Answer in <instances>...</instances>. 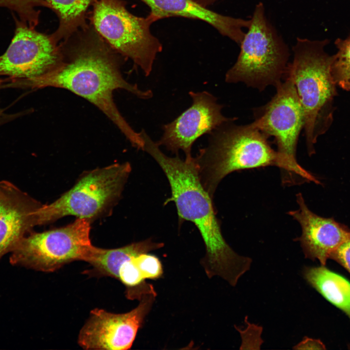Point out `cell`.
<instances>
[{
  "instance_id": "cell-1",
  "label": "cell",
  "mask_w": 350,
  "mask_h": 350,
  "mask_svg": "<svg viewBox=\"0 0 350 350\" xmlns=\"http://www.w3.org/2000/svg\"><path fill=\"white\" fill-rule=\"evenodd\" d=\"M59 44L61 58L57 66L42 75L22 80L24 85L32 88L66 89L85 98L102 111L133 146L142 150L140 132H136L122 115L113 93L122 89L148 99L152 97V91L142 90L123 78L121 67L124 57L113 51L90 23Z\"/></svg>"
},
{
  "instance_id": "cell-2",
  "label": "cell",
  "mask_w": 350,
  "mask_h": 350,
  "mask_svg": "<svg viewBox=\"0 0 350 350\" xmlns=\"http://www.w3.org/2000/svg\"><path fill=\"white\" fill-rule=\"evenodd\" d=\"M140 133L144 142L142 150L155 160L169 181L171 196L165 204L174 202L179 223H193L201 235L206 253L201 264L207 276L220 277L232 286H236L240 277L249 270L252 261L238 254L225 240L213 198L202 184L194 158L183 160L178 155L168 157L144 130Z\"/></svg>"
},
{
  "instance_id": "cell-3",
  "label": "cell",
  "mask_w": 350,
  "mask_h": 350,
  "mask_svg": "<svg viewBox=\"0 0 350 350\" xmlns=\"http://www.w3.org/2000/svg\"><path fill=\"white\" fill-rule=\"evenodd\" d=\"M236 119L209 134L207 145L194 158L202 184L212 198L220 181L233 172L275 166L292 175L290 166L272 148L268 137L253 122L236 125Z\"/></svg>"
},
{
  "instance_id": "cell-4",
  "label": "cell",
  "mask_w": 350,
  "mask_h": 350,
  "mask_svg": "<svg viewBox=\"0 0 350 350\" xmlns=\"http://www.w3.org/2000/svg\"><path fill=\"white\" fill-rule=\"evenodd\" d=\"M241 42L237 61L225 75L228 83L242 82L260 91L282 82L288 65V48L267 20L263 3L256 4Z\"/></svg>"
},
{
  "instance_id": "cell-5",
  "label": "cell",
  "mask_w": 350,
  "mask_h": 350,
  "mask_svg": "<svg viewBox=\"0 0 350 350\" xmlns=\"http://www.w3.org/2000/svg\"><path fill=\"white\" fill-rule=\"evenodd\" d=\"M323 47L321 42L298 38L293 48V61L288 64L284 75L292 79L303 108L309 155L315 152L323 112L335 93L332 57L324 53Z\"/></svg>"
},
{
  "instance_id": "cell-6",
  "label": "cell",
  "mask_w": 350,
  "mask_h": 350,
  "mask_svg": "<svg viewBox=\"0 0 350 350\" xmlns=\"http://www.w3.org/2000/svg\"><path fill=\"white\" fill-rule=\"evenodd\" d=\"M126 5L122 0H96L88 18L113 51L130 59L148 76L162 45L151 31L153 19L133 15Z\"/></svg>"
},
{
  "instance_id": "cell-7",
  "label": "cell",
  "mask_w": 350,
  "mask_h": 350,
  "mask_svg": "<svg viewBox=\"0 0 350 350\" xmlns=\"http://www.w3.org/2000/svg\"><path fill=\"white\" fill-rule=\"evenodd\" d=\"M90 221L77 218L60 228L32 232L18 243L11 252L12 265L44 272L55 271L76 261L88 262L97 247L90 239Z\"/></svg>"
},
{
  "instance_id": "cell-8",
  "label": "cell",
  "mask_w": 350,
  "mask_h": 350,
  "mask_svg": "<svg viewBox=\"0 0 350 350\" xmlns=\"http://www.w3.org/2000/svg\"><path fill=\"white\" fill-rule=\"evenodd\" d=\"M128 162L96 169L83 175L57 200L37 211L38 225L68 215L90 221L120 197L131 171Z\"/></svg>"
},
{
  "instance_id": "cell-9",
  "label": "cell",
  "mask_w": 350,
  "mask_h": 350,
  "mask_svg": "<svg viewBox=\"0 0 350 350\" xmlns=\"http://www.w3.org/2000/svg\"><path fill=\"white\" fill-rule=\"evenodd\" d=\"M284 82L275 88L276 92L266 104L254 109L255 125L266 136L273 137L277 151L288 162L294 174L305 181L315 176L297 162L296 151L299 134L304 127V113L292 79L284 76Z\"/></svg>"
},
{
  "instance_id": "cell-10",
  "label": "cell",
  "mask_w": 350,
  "mask_h": 350,
  "mask_svg": "<svg viewBox=\"0 0 350 350\" xmlns=\"http://www.w3.org/2000/svg\"><path fill=\"white\" fill-rule=\"evenodd\" d=\"M156 295L151 284L138 299V305L128 312L115 314L102 309L92 310L79 332V345L85 350L130 349Z\"/></svg>"
},
{
  "instance_id": "cell-11",
  "label": "cell",
  "mask_w": 350,
  "mask_h": 350,
  "mask_svg": "<svg viewBox=\"0 0 350 350\" xmlns=\"http://www.w3.org/2000/svg\"><path fill=\"white\" fill-rule=\"evenodd\" d=\"M14 37L0 56V75L25 80L53 70L59 63L61 52L50 35L40 33L14 17Z\"/></svg>"
},
{
  "instance_id": "cell-12",
  "label": "cell",
  "mask_w": 350,
  "mask_h": 350,
  "mask_svg": "<svg viewBox=\"0 0 350 350\" xmlns=\"http://www.w3.org/2000/svg\"><path fill=\"white\" fill-rule=\"evenodd\" d=\"M189 94L192 105L174 120L162 126L163 134L157 141L159 146H164L176 155L179 150L183 151L185 158L192 157V146L198 138L235 118L222 114L223 106L210 92L191 91Z\"/></svg>"
},
{
  "instance_id": "cell-13",
  "label": "cell",
  "mask_w": 350,
  "mask_h": 350,
  "mask_svg": "<svg viewBox=\"0 0 350 350\" xmlns=\"http://www.w3.org/2000/svg\"><path fill=\"white\" fill-rule=\"evenodd\" d=\"M298 209L288 214L300 224L302 233L296 239L299 242L305 257L318 260L325 266L331 255L350 238V228L332 218H325L312 212L300 193L296 195Z\"/></svg>"
},
{
  "instance_id": "cell-14",
  "label": "cell",
  "mask_w": 350,
  "mask_h": 350,
  "mask_svg": "<svg viewBox=\"0 0 350 350\" xmlns=\"http://www.w3.org/2000/svg\"><path fill=\"white\" fill-rule=\"evenodd\" d=\"M42 205L12 183L0 181V259L38 225Z\"/></svg>"
},
{
  "instance_id": "cell-15",
  "label": "cell",
  "mask_w": 350,
  "mask_h": 350,
  "mask_svg": "<svg viewBox=\"0 0 350 350\" xmlns=\"http://www.w3.org/2000/svg\"><path fill=\"white\" fill-rule=\"evenodd\" d=\"M149 8L148 15L154 21L170 17H183L203 21L222 35L239 45L242 41L251 20L225 16L209 9L193 0H140Z\"/></svg>"
},
{
  "instance_id": "cell-16",
  "label": "cell",
  "mask_w": 350,
  "mask_h": 350,
  "mask_svg": "<svg viewBox=\"0 0 350 350\" xmlns=\"http://www.w3.org/2000/svg\"><path fill=\"white\" fill-rule=\"evenodd\" d=\"M164 246L151 238L113 249L97 247L91 259L88 262L91 268L84 272L90 276L109 277L117 279L119 269L126 260L138 254L148 253Z\"/></svg>"
},
{
  "instance_id": "cell-17",
  "label": "cell",
  "mask_w": 350,
  "mask_h": 350,
  "mask_svg": "<svg viewBox=\"0 0 350 350\" xmlns=\"http://www.w3.org/2000/svg\"><path fill=\"white\" fill-rule=\"evenodd\" d=\"M302 275L309 284L350 319V283L348 280L322 265L304 266Z\"/></svg>"
},
{
  "instance_id": "cell-18",
  "label": "cell",
  "mask_w": 350,
  "mask_h": 350,
  "mask_svg": "<svg viewBox=\"0 0 350 350\" xmlns=\"http://www.w3.org/2000/svg\"><path fill=\"white\" fill-rule=\"evenodd\" d=\"M96 0H46L58 19V26L50 35L57 44L87 27L88 10Z\"/></svg>"
},
{
  "instance_id": "cell-19",
  "label": "cell",
  "mask_w": 350,
  "mask_h": 350,
  "mask_svg": "<svg viewBox=\"0 0 350 350\" xmlns=\"http://www.w3.org/2000/svg\"><path fill=\"white\" fill-rule=\"evenodd\" d=\"M337 43L338 51L332 57V75L335 84L350 90V36Z\"/></svg>"
},
{
  "instance_id": "cell-20",
  "label": "cell",
  "mask_w": 350,
  "mask_h": 350,
  "mask_svg": "<svg viewBox=\"0 0 350 350\" xmlns=\"http://www.w3.org/2000/svg\"><path fill=\"white\" fill-rule=\"evenodd\" d=\"M133 260L144 280H156L162 276V265L157 256L143 253L134 256Z\"/></svg>"
},
{
  "instance_id": "cell-21",
  "label": "cell",
  "mask_w": 350,
  "mask_h": 350,
  "mask_svg": "<svg viewBox=\"0 0 350 350\" xmlns=\"http://www.w3.org/2000/svg\"><path fill=\"white\" fill-rule=\"evenodd\" d=\"M350 274V238L343 242L330 256Z\"/></svg>"
},
{
  "instance_id": "cell-22",
  "label": "cell",
  "mask_w": 350,
  "mask_h": 350,
  "mask_svg": "<svg viewBox=\"0 0 350 350\" xmlns=\"http://www.w3.org/2000/svg\"><path fill=\"white\" fill-rule=\"evenodd\" d=\"M293 349L294 350H325L326 347L319 339L305 337Z\"/></svg>"
},
{
  "instance_id": "cell-23",
  "label": "cell",
  "mask_w": 350,
  "mask_h": 350,
  "mask_svg": "<svg viewBox=\"0 0 350 350\" xmlns=\"http://www.w3.org/2000/svg\"><path fill=\"white\" fill-rule=\"evenodd\" d=\"M200 5L207 7L218 0H193Z\"/></svg>"
},
{
  "instance_id": "cell-24",
  "label": "cell",
  "mask_w": 350,
  "mask_h": 350,
  "mask_svg": "<svg viewBox=\"0 0 350 350\" xmlns=\"http://www.w3.org/2000/svg\"><path fill=\"white\" fill-rule=\"evenodd\" d=\"M1 82H2V81H1V80H0V83H1Z\"/></svg>"
}]
</instances>
